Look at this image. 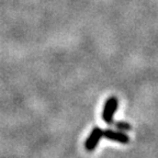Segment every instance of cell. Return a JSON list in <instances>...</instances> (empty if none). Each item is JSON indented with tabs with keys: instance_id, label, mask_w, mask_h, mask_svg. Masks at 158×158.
Segmentation results:
<instances>
[{
	"instance_id": "1",
	"label": "cell",
	"mask_w": 158,
	"mask_h": 158,
	"mask_svg": "<svg viewBox=\"0 0 158 158\" xmlns=\"http://www.w3.org/2000/svg\"><path fill=\"white\" fill-rule=\"evenodd\" d=\"M118 106V101L115 97H111L106 101L102 111V120L106 124H114V114Z\"/></svg>"
},
{
	"instance_id": "2",
	"label": "cell",
	"mask_w": 158,
	"mask_h": 158,
	"mask_svg": "<svg viewBox=\"0 0 158 158\" xmlns=\"http://www.w3.org/2000/svg\"><path fill=\"white\" fill-rule=\"evenodd\" d=\"M103 136V130L100 127H94L91 131L90 135L87 138L86 143H85V147L88 152H94L96 147L100 143V139Z\"/></svg>"
},
{
	"instance_id": "3",
	"label": "cell",
	"mask_w": 158,
	"mask_h": 158,
	"mask_svg": "<svg viewBox=\"0 0 158 158\" xmlns=\"http://www.w3.org/2000/svg\"><path fill=\"white\" fill-rule=\"evenodd\" d=\"M103 136L110 141L118 142L121 144H127L130 142V137L122 131L115 132L113 130H106V131H103Z\"/></svg>"
},
{
	"instance_id": "4",
	"label": "cell",
	"mask_w": 158,
	"mask_h": 158,
	"mask_svg": "<svg viewBox=\"0 0 158 158\" xmlns=\"http://www.w3.org/2000/svg\"><path fill=\"white\" fill-rule=\"evenodd\" d=\"M115 126L118 128V130H120V131H122V132L130 131V130H131V128H132L130 124L126 123V122H122V121L116 122V123H115Z\"/></svg>"
}]
</instances>
